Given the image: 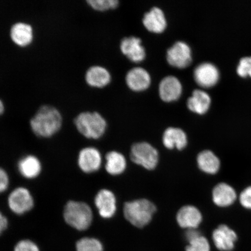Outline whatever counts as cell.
<instances>
[{"mask_svg": "<svg viewBox=\"0 0 251 251\" xmlns=\"http://www.w3.org/2000/svg\"><path fill=\"white\" fill-rule=\"evenodd\" d=\"M63 123L61 113L55 106L45 104L40 106L30 120V126L37 137L50 138L61 130Z\"/></svg>", "mask_w": 251, "mask_h": 251, "instance_id": "6da1fadb", "label": "cell"}, {"mask_svg": "<svg viewBox=\"0 0 251 251\" xmlns=\"http://www.w3.org/2000/svg\"><path fill=\"white\" fill-rule=\"evenodd\" d=\"M64 221L77 231H84L92 224L93 213L87 203L77 201H70L65 206L63 213Z\"/></svg>", "mask_w": 251, "mask_h": 251, "instance_id": "7a4b0ae2", "label": "cell"}, {"mask_svg": "<svg viewBox=\"0 0 251 251\" xmlns=\"http://www.w3.org/2000/svg\"><path fill=\"white\" fill-rule=\"evenodd\" d=\"M76 129L89 139H99L104 134L107 124L102 116L97 112H80L74 119Z\"/></svg>", "mask_w": 251, "mask_h": 251, "instance_id": "3957f363", "label": "cell"}, {"mask_svg": "<svg viewBox=\"0 0 251 251\" xmlns=\"http://www.w3.org/2000/svg\"><path fill=\"white\" fill-rule=\"evenodd\" d=\"M156 211L154 204L146 199H140L125 203V218L134 226L141 228L146 226L151 221Z\"/></svg>", "mask_w": 251, "mask_h": 251, "instance_id": "277c9868", "label": "cell"}, {"mask_svg": "<svg viewBox=\"0 0 251 251\" xmlns=\"http://www.w3.org/2000/svg\"><path fill=\"white\" fill-rule=\"evenodd\" d=\"M130 158L135 164L143 166L147 170H153L158 165V151L146 142L134 144L131 147Z\"/></svg>", "mask_w": 251, "mask_h": 251, "instance_id": "5b68a950", "label": "cell"}, {"mask_svg": "<svg viewBox=\"0 0 251 251\" xmlns=\"http://www.w3.org/2000/svg\"><path fill=\"white\" fill-rule=\"evenodd\" d=\"M7 202L9 209L18 215L29 212L34 205L32 194L24 187H19L12 190L8 196Z\"/></svg>", "mask_w": 251, "mask_h": 251, "instance_id": "8992f818", "label": "cell"}, {"mask_svg": "<svg viewBox=\"0 0 251 251\" xmlns=\"http://www.w3.org/2000/svg\"><path fill=\"white\" fill-rule=\"evenodd\" d=\"M167 61L172 67L186 68L192 62V55L189 46L183 42L174 44L167 51Z\"/></svg>", "mask_w": 251, "mask_h": 251, "instance_id": "52a82bcc", "label": "cell"}, {"mask_svg": "<svg viewBox=\"0 0 251 251\" xmlns=\"http://www.w3.org/2000/svg\"><path fill=\"white\" fill-rule=\"evenodd\" d=\"M102 164L101 153L96 148L86 147L80 151L77 157V165L80 170L86 174L98 171Z\"/></svg>", "mask_w": 251, "mask_h": 251, "instance_id": "ba28073f", "label": "cell"}, {"mask_svg": "<svg viewBox=\"0 0 251 251\" xmlns=\"http://www.w3.org/2000/svg\"><path fill=\"white\" fill-rule=\"evenodd\" d=\"M94 203L100 215L103 219L112 218L117 211V200L114 194L109 190L99 191L94 199Z\"/></svg>", "mask_w": 251, "mask_h": 251, "instance_id": "9c48e42d", "label": "cell"}, {"mask_svg": "<svg viewBox=\"0 0 251 251\" xmlns=\"http://www.w3.org/2000/svg\"><path fill=\"white\" fill-rule=\"evenodd\" d=\"M196 83L203 88L211 87L217 83L219 72L216 66L209 62H204L197 66L194 72Z\"/></svg>", "mask_w": 251, "mask_h": 251, "instance_id": "30bf717a", "label": "cell"}, {"mask_svg": "<svg viewBox=\"0 0 251 251\" xmlns=\"http://www.w3.org/2000/svg\"><path fill=\"white\" fill-rule=\"evenodd\" d=\"M11 39L16 45L26 47L32 43L34 30L32 26L25 22H17L12 25L9 31Z\"/></svg>", "mask_w": 251, "mask_h": 251, "instance_id": "8fae6325", "label": "cell"}, {"mask_svg": "<svg viewBox=\"0 0 251 251\" xmlns=\"http://www.w3.org/2000/svg\"><path fill=\"white\" fill-rule=\"evenodd\" d=\"M212 239L218 250L230 251L234 249V244L237 240V235L227 226L221 225L213 231Z\"/></svg>", "mask_w": 251, "mask_h": 251, "instance_id": "7c38bea8", "label": "cell"}, {"mask_svg": "<svg viewBox=\"0 0 251 251\" xmlns=\"http://www.w3.org/2000/svg\"><path fill=\"white\" fill-rule=\"evenodd\" d=\"M182 90L181 83L177 77L166 76L163 78L159 84V96L165 102L176 101L181 95Z\"/></svg>", "mask_w": 251, "mask_h": 251, "instance_id": "4fadbf2b", "label": "cell"}, {"mask_svg": "<svg viewBox=\"0 0 251 251\" xmlns=\"http://www.w3.org/2000/svg\"><path fill=\"white\" fill-rule=\"evenodd\" d=\"M126 81L129 89L134 92H142L150 87L151 78L149 72L142 68L131 69L126 76Z\"/></svg>", "mask_w": 251, "mask_h": 251, "instance_id": "5bb4252c", "label": "cell"}, {"mask_svg": "<svg viewBox=\"0 0 251 251\" xmlns=\"http://www.w3.org/2000/svg\"><path fill=\"white\" fill-rule=\"evenodd\" d=\"M121 50L130 61L134 62L143 61L146 58V51L141 45V40L136 37H126L122 40Z\"/></svg>", "mask_w": 251, "mask_h": 251, "instance_id": "9a60e30c", "label": "cell"}, {"mask_svg": "<svg viewBox=\"0 0 251 251\" xmlns=\"http://www.w3.org/2000/svg\"><path fill=\"white\" fill-rule=\"evenodd\" d=\"M176 220L182 228H197L202 222V216L199 209L193 205L182 207L178 211Z\"/></svg>", "mask_w": 251, "mask_h": 251, "instance_id": "2e32d148", "label": "cell"}, {"mask_svg": "<svg viewBox=\"0 0 251 251\" xmlns=\"http://www.w3.org/2000/svg\"><path fill=\"white\" fill-rule=\"evenodd\" d=\"M143 23L151 32L161 33L167 26V21L164 12L158 7H153L144 14Z\"/></svg>", "mask_w": 251, "mask_h": 251, "instance_id": "e0dca14e", "label": "cell"}, {"mask_svg": "<svg viewBox=\"0 0 251 251\" xmlns=\"http://www.w3.org/2000/svg\"><path fill=\"white\" fill-rule=\"evenodd\" d=\"M18 169L22 176L27 179H34L38 177L42 172V165L37 157L27 155L19 161Z\"/></svg>", "mask_w": 251, "mask_h": 251, "instance_id": "ac0fdd59", "label": "cell"}, {"mask_svg": "<svg viewBox=\"0 0 251 251\" xmlns=\"http://www.w3.org/2000/svg\"><path fill=\"white\" fill-rule=\"evenodd\" d=\"M237 199V194L233 187L225 183H219L213 188L212 200L215 205L224 208L230 206Z\"/></svg>", "mask_w": 251, "mask_h": 251, "instance_id": "d6986e66", "label": "cell"}, {"mask_svg": "<svg viewBox=\"0 0 251 251\" xmlns=\"http://www.w3.org/2000/svg\"><path fill=\"white\" fill-rule=\"evenodd\" d=\"M111 80V74L101 66H92L88 69L85 74L86 82L92 87L102 88L107 86Z\"/></svg>", "mask_w": 251, "mask_h": 251, "instance_id": "ffe728a7", "label": "cell"}, {"mask_svg": "<svg viewBox=\"0 0 251 251\" xmlns=\"http://www.w3.org/2000/svg\"><path fill=\"white\" fill-rule=\"evenodd\" d=\"M162 141L166 149L181 150L187 146V137L186 133L181 128L169 127L163 135Z\"/></svg>", "mask_w": 251, "mask_h": 251, "instance_id": "44dd1931", "label": "cell"}, {"mask_svg": "<svg viewBox=\"0 0 251 251\" xmlns=\"http://www.w3.org/2000/svg\"><path fill=\"white\" fill-rule=\"evenodd\" d=\"M211 99L209 94L201 90H195L187 100L188 109L197 114L203 115L208 111Z\"/></svg>", "mask_w": 251, "mask_h": 251, "instance_id": "7402d4cb", "label": "cell"}, {"mask_svg": "<svg viewBox=\"0 0 251 251\" xmlns=\"http://www.w3.org/2000/svg\"><path fill=\"white\" fill-rule=\"evenodd\" d=\"M197 161L200 170L207 174L215 175L221 167L218 157L211 151L205 150L201 152L197 156Z\"/></svg>", "mask_w": 251, "mask_h": 251, "instance_id": "603a6c76", "label": "cell"}, {"mask_svg": "<svg viewBox=\"0 0 251 251\" xmlns=\"http://www.w3.org/2000/svg\"><path fill=\"white\" fill-rule=\"evenodd\" d=\"M105 169L109 174L121 175L126 168V160L125 156L117 151H111L105 156Z\"/></svg>", "mask_w": 251, "mask_h": 251, "instance_id": "cb8c5ba5", "label": "cell"}, {"mask_svg": "<svg viewBox=\"0 0 251 251\" xmlns=\"http://www.w3.org/2000/svg\"><path fill=\"white\" fill-rule=\"evenodd\" d=\"M76 251H103L101 242L97 238L84 237L77 241Z\"/></svg>", "mask_w": 251, "mask_h": 251, "instance_id": "d4e9b609", "label": "cell"}, {"mask_svg": "<svg viewBox=\"0 0 251 251\" xmlns=\"http://www.w3.org/2000/svg\"><path fill=\"white\" fill-rule=\"evenodd\" d=\"M86 2L91 8L98 11L115 9L119 5L118 0H87Z\"/></svg>", "mask_w": 251, "mask_h": 251, "instance_id": "484cf974", "label": "cell"}, {"mask_svg": "<svg viewBox=\"0 0 251 251\" xmlns=\"http://www.w3.org/2000/svg\"><path fill=\"white\" fill-rule=\"evenodd\" d=\"M186 251H210V245L208 240L201 235L189 242Z\"/></svg>", "mask_w": 251, "mask_h": 251, "instance_id": "4316f807", "label": "cell"}, {"mask_svg": "<svg viewBox=\"0 0 251 251\" xmlns=\"http://www.w3.org/2000/svg\"><path fill=\"white\" fill-rule=\"evenodd\" d=\"M237 72L241 77H246L248 75L251 77V56L241 59Z\"/></svg>", "mask_w": 251, "mask_h": 251, "instance_id": "83f0119b", "label": "cell"}, {"mask_svg": "<svg viewBox=\"0 0 251 251\" xmlns=\"http://www.w3.org/2000/svg\"><path fill=\"white\" fill-rule=\"evenodd\" d=\"M14 251H40L37 245L30 240H23L16 244Z\"/></svg>", "mask_w": 251, "mask_h": 251, "instance_id": "f1b7e54d", "label": "cell"}, {"mask_svg": "<svg viewBox=\"0 0 251 251\" xmlns=\"http://www.w3.org/2000/svg\"><path fill=\"white\" fill-rule=\"evenodd\" d=\"M241 205L247 209H251V186L248 187L241 193L239 197Z\"/></svg>", "mask_w": 251, "mask_h": 251, "instance_id": "f546056e", "label": "cell"}, {"mask_svg": "<svg viewBox=\"0 0 251 251\" xmlns=\"http://www.w3.org/2000/svg\"><path fill=\"white\" fill-rule=\"evenodd\" d=\"M9 178L7 172L4 169L0 168V194L8 189Z\"/></svg>", "mask_w": 251, "mask_h": 251, "instance_id": "4dcf8cb0", "label": "cell"}, {"mask_svg": "<svg viewBox=\"0 0 251 251\" xmlns=\"http://www.w3.org/2000/svg\"><path fill=\"white\" fill-rule=\"evenodd\" d=\"M200 236H201V234L197 230V228L187 229L186 232V238L188 243Z\"/></svg>", "mask_w": 251, "mask_h": 251, "instance_id": "1f68e13d", "label": "cell"}, {"mask_svg": "<svg viewBox=\"0 0 251 251\" xmlns=\"http://www.w3.org/2000/svg\"><path fill=\"white\" fill-rule=\"evenodd\" d=\"M8 227V221L5 216L0 211V235L7 230Z\"/></svg>", "mask_w": 251, "mask_h": 251, "instance_id": "d6a6232c", "label": "cell"}, {"mask_svg": "<svg viewBox=\"0 0 251 251\" xmlns=\"http://www.w3.org/2000/svg\"><path fill=\"white\" fill-rule=\"evenodd\" d=\"M5 112V105L2 100L0 99V116L4 114Z\"/></svg>", "mask_w": 251, "mask_h": 251, "instance_id": "836d02e7", "label": "cell"}]
</instances>
